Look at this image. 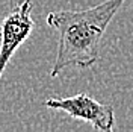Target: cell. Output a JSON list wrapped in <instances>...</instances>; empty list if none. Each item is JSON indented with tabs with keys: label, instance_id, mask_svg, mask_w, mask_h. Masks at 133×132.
Returning <instances> with one entry per match:
<instances>
[{
	"label": "cell",
	"instance_id": "3",
	"mask_svg": "<svg viewBox=\"0 0 133 132\" xmlns=\"http://www.w3.org/2000/svg\"><path fill=\"white\" fill-rule=\"evenodd\" d=\"M35 23L32 20V0H23L0 23V79L17 49L30 37Z\"/></svg>",
	"mask_w": 133,
	"mask_h": 132
},
{
	"label": "cell",
	"instance_id": "1",
	"mask_svg": "<svg viewBox=\"0 0 133 132\" xmlns=\"http://www.w3.org/2000/svg\"><path fill=\"white\" fill-rule=\"evenodd\" d=\"M125 0H104L83 11H53L47 25L59 33L58 53L50 71L56 77L66 67H92L100 58V44L112 18Z\"/></svg>",
	"mask_w": 133,
	"mask_h": 132
},
{
	"label": "cell",
	"instance_id": "2",
	"mask_svg": "<svg viewBox=\"0 0 133 132\" xmlns=\"http://www.w3.org/2000/svg\"><path fill=\"white\" fill-rule=\"evenodd\" d=\"M44 106L62 111L71 118L82 120L101 132H110L115 124V112L110 105L100 103L91 96L80 93L70 97H50L44 102Z\"/></svg>",
	"mask_w": 133,
	"mask_h": 132
}]
</instances>
